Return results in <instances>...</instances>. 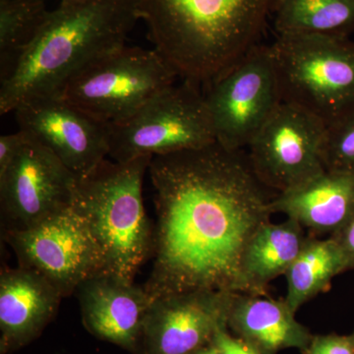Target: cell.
<instances>
[{
	"mask_svg": "<svg viewBox=\"0 0 354 354\" xmlns=\"http://www.w3.org/2000/svg\"><path fill=\"white\" fill-rule=\"evenodd\" d=\"M151 301L193 290L248 293L241 263L247 243L270 221L277 194L254 174L248 156L218 142L156 156Z\"/></svg>",
	"mask_w": 354,
	"mask_h": 354,
	"instance_id": "1",
	"label": "cell"
},
{
	"mask_svg": "<svg viewBox=\"0 0 354 354\" xmlns=\"http://www.w3.org/2000/svg\"><path fill=\"white\" fill-rule=\"evenodd\" d=\"M139 20L140 0L60 2L2 81L0 113H12L32 97L59 94L81 70L124 46Z\"/></svg>",
	"mask_w": 354,
	"mask_h": 354,
	"instance_id": "2",
	"label": "cell"
},
{
	"mask_svg": "<svg viewBox=\"0 0 354 354\" xmlns=\"http://www.w3.org/2000/svg\"><path fill=\"white\" fill-rule=\"evenodd\" d=\"M274 0H140L149 37L178 78L206 87L259 44Z\"/></svg>",
	"mask_w": 354,
	"mask_h": 354,
	"instance_id": "3",
	"label": "cell"
},
{
	"mask_svg": "<svg viewBox=\"0 0 354 354\" xmlns=\"http://www.w3.org/2000/svg\"><path fill=\"white\" fill-rule=\"evenodd\" d=\"M151 160L106 158L88 176L77 178L74 193L73 206L104 254V272L129 283L152 257L153 228L143 201Z\"/></svg>",
	"mask_w": 354,
	"mask_h": 354,
	"instance_id": "4",
	"label": "cell"
},
{
	"mask_svg": "<svg viewBox=\"0 0 354 354\" xmlns=\"http://www.w3.org/2000/svg\"><path fill=\"white\" fill-rule=\"evenodd\" d=\"M281 101L330 127L354 114V41L321 35H278L270 46Z\"/></svg>",
	"mask_w": 354,
	"mask_h": 354,
	"instance_id": "5",
	"label": "cell"
},
{
	"mask_svg": "<svg viewBox=\"0 0 354 354\" xmlns=\"http://www.w3.org/2000/svg\"><path fill=\"white\" fill-rule=\"evenodd\" d=\"M176 78L157 50L124 46L81 70L57 95L111 125L133 115Z\"/></svg>",
	"mask_w": 354,
	"mask_h": 354,
	"instance_id": "6",
	"label": "cell"
},
{
	"mask_svg": "<svg viewBox=\"0 0 354 354\" xmlns=\"http://www.w3.org/2000/svg\"><path fill=\"white\" fill-rule=\"evenodd\" d=\"M109 128V158L121 162L195 150L216 142L205 95L185 81L165 88Z\"/></svg>",
	"mask_w": 354,
	"mask_h": 354,
	"instance_id": "7",
	"label": "cell"
},
{
	"mask_svg": "<svg viewBox=\"0 0 354 354\" xmlns=\"http://www.w3.org/2000/svg\"><path fill=\"white\" fill-rule=\"evenodd\" d=\"M216 142L248 148L283 102L270 46L258 44L206 86L204 94Z\"/></svg>",
	"mask_w": 354,
	"mask_h": 354,
	"instance_id": "8",
	"label": "cell"
},
{
	"mask_svg": "<svg viewBox=\"0 0 354 354\" xmlns=\"http://www.w3.org/2000/svg\"><path fill=\"white\" fill-rule=\"evenodd\" d=\"M1 235L20 267L38 272L64 298L75 293L86 279L104 271L101 247L73 203L36 227Z\"/></svg>",
	"mask_w": 354,
	"mask_h": 354,
	"instance_id": "9",
	"label": "cell"
},
{
	"mask_svg": "<svg viewBox=\"0 0 354 354\" xmlns=\"http://www.w3.org/2000/svg\"><path fill=\"white\" fill-rule=\"evenodd\" d=\"M326 129L313 114L281 102L247 148L254 174L276 194L320 176Z\"/></svg>",
	"mask_w": 354,
	"mask_h": 354,
	"instance_id": "10",
	"label": "cell"
},
{
	"mask_svg": "<svg viewBox=\"0 0 354 354\" xmlns=\"http://www.w3.org/2000/svg\"><path fill=\"white\" fill-rule=\"evenodd\" d=\"M27 136L22 150L0 176L1 234L36 227L73 203L77 177L55 153Z\"/></svg>",
	"mask_w": 354,
	"mask_h": 354,
	"instance_id": "11",
	"label": "cell"
},
{
	"mask_svg": "<svg viewBox=\"0 0 354 354\" xmlns=\"http://www.w3.org/2000/svg\"><path fill=\"white\" fill-rule=\"evenodd\" d=\"M14 113L19 129L55 153L77 178L109 157V124L59 95L32 97Z\"/></svg>",
	"mask_w": 354,
	"mask_h": 354,
	"instance_id": "12",
	"label": "cell"
},
{
	"mask_svg": "<svg viewBox=\"0 0 354 354\" xmlns=\"http://www.w3.org/2000/svg\"><path fill=\"white\" fill-rule=\"evenodd\" d=\"M232 293L193 290L153 300L144 324L147 354H191L227 326Z\"/></svg>",
	"mask_w": 354,
	"mask_h": 354,
	"instance_id": "13",
	"label": "cell"
},
{
	"mask_svg": "<svg viewBox=\"0 0 354 354\" xmlns=\"http://www.w3.org/2000/svg\"><path fill=\"white\" fill-rule=\"evenodd\" d=\"M75 293L91 334L124 348H136L152 304L144 286L100 272L84 281Z\"/></svg>",
	"mask_w": 354,
	"mask_h": 354,
	"instance_id": "14",
	"label": "cell"
},
{
	"mask_svg": "<svg viewBox=\"0 0 354 354\" xmlns=\"http://www.w3.org/2000/svg\"><path fill=\"white\" fill-rule=\"evenodd\" d=\"M62 293L48 279L26 268L3 267L0 274L1 353L29 344L57 314Z\"/></svg>",
	"mask_w": 354,
	"mask_h": 354,
	"instance_id": "15",
	"label": "cell"
},
{
	"mask_svg": "<svg viewBox=\"0 0 354 354\" xmlns=\"http://www.w3.org/2000/svg\"><path fill=\"white\" fill-rule=\"evenodd\" d=\"M271 211L298 221L311 236H333L354 216V171L326 169L299 187L277 194Z\"/></svg>",
	"mask_w": 354,
	"mask_h": 354,
	"instance_id": "16",
	"label": "cell"
},
{
	"mask_svg": "<svg viewBox=\"0 0 354 354\" xmlns=\"http://www.w3.org/2000/svg\"><path fill=\"white\" fill-rule=\"evenodd\" d=\"M227 326L261 354H276L286 348L304 351L313 337L297 322L286 299L270 295L232 293Z\"/></svg>",
	"mask_w": 354,
	"mask_h": 354,
	"instance_id": "17",
	"label": "cell"
},
{
	"mask_svg": "<svg viewBox=\"0 0 354 354\" xmlns=\"http://www.w3.org/2000/svg\"><path fill=\"white\" fill-rule=\"evenodd\" d=\"M293 218L261 225L247 243L241 271L249 295H269L270 281L285 276L301 252L308 236Z\"/></svg>",
	"mask_w": 354,
	"mask_h": 354,
	"instance_id": "18",
	"label": "cell"
},
{
	"mask_svg": "<svg viewBox=\"0 0 354 354\" xmlns=\"http://www.w3.org/2000/svg\"><path fill=\"white\" fill-rule=\"evenodd\" d=\"M348 271L342 247L334 237L308 235L297 259L286 272V304L295 313L312 298L330 290L333 279Z\"/></svg>",
	"mask_w": 354,
	"mask_h": 354,
	"instance_id": "19",
	"label": "cell"
},
{
	"mask_svg": "<svg viewBox=\"0 0 354 354\" xmlns=\"http://www.w3.org/2000/svg\"><path fill=\"white\" fill-rule=\"evenodd\" d=\"M278 35L348 38L354 32V0H274Z\"/></svg>",
	"mask_w": 354,
	"mask_h": 354,
	"instance_id": "20",
	"label": "cell"
},
{
	"mask_svg": "<svg viewBox=\"0 0 354 354\" xmlns=\"http://www.w3.org/2000/svg\"><path fill=\"white\" fill-rule=\"evenodd\" d=\"M50 10L44 0L0 2V80L8 78L24 55Z\"/></svg>",
	"mask_w": 354,
	"mask_h": 354,
	"instance_id": "21",
	"label": "cell"
},
{
	"mask_svg": "<svg viewBox=\"0 0 354 354\" xmlns=\"http://www.w3.org/2000/svg\"><path fill=\"white\" fill-rule=\"evenodd\" d=\"M322 156L327 171H354V114L327 127Z\"/></svg>",
	"mask_w": 354,
	"mask_h": 354,
	"instance_id": "22",
	"label": "cell"
},
{
	"mask_svg": "<svg viewBox=\"0 0 354 354\" xmlns=\"http://www.w3.org/2000/svg\"><path fill=\"white\" fill-rule=\"evenodd\" d=\"M304 354H354V330L349 335H313Z\"/></svg>",
	"mask_w": 354,
	"mask_h": 354,
	"instance_id": "23",
	"label": "cell"
},
{
	"mask_svg": "<svg viewBox=\"0 0 354 354\" xmlns=\"http://www.w3.org/2000/svg\"><path fill=\"white\" fill-rule=\"evenodd\" d=\"M27 134L23 130L0 137V176L6 174L27 141Z\"/></svg>",
	"mask_w": 354,
	"mask_h": 354,
	"instance_id": "24",
	"label": "cell"
},
{
	"mask_svg": "<svg viewBox=\"0 0 354 354\" xmlns=\"http://www.w3.org/2000/svg\"><path fill=\"white\" fill-rule=\"evenodd\" d=\"M212 344L218 354H261L241 337H234L228 334L227 327L218 330Z\"/></svg>",
	"mask_w": 354,
	"mask_h": 354,
	"instance_id": "25",
	"label": "cell"
},
{
	"mask_svg": "<svg viewBox=\"0 0 354 354\" xmlns=\"http://www.w3.org/2000/svg\"><path fill=\"white\" fill-rule=\"evenodd\" d=\"M332 237H334L342 247V252L346 257L348 271L354 270V216L337 234L333 235Z\"/></svg>",
	"mask_w": 354,
	"mask_h": 354,
	"instance_id": "26",
	"label": "cell"
},
{
	"mask_svg": "<svg viewBox=\"0 0 354 354\" xmlns=\"http://www.w3.org/2000/svg\"><path fill=\"white\" fill-rule=\"evenodd\" d=\"M191 354H218L216 353V349L213 344H209V346H206V348L199 349V351H195V353Z\"/></svg>",
	"mask_w": 354,
	"mask_h": 354,
	"instance_id": "27",
	"label": "cell"
},
{
	"mask_svg": "<svg viewBox=\"0 0 354 354\" xmlns=\"http://www.w3.org/2000/svg\"><path fill=\"white\" fill-rule=\"evenodd\" d=\"M60 2H64V1H77V0H59Z\"/></svg>",
	"mask_w": 354,
	"mask_h": 354,
	"instance_id": "28",
	"label": "cell"
},
{
	"mask_svg": "<svg viewBox=\"0 0 354 354\" xmlns=\"http://www.w3.org/2000/svg\"><path fill=\"white\" fill-rule=\"evenodd\" d=\"M1 1H6V0H0V2H1Z\"/></svg>",
	"mask_w": 354,
	"mask_h": 354,
	"instance_id": "29",
	"label": "cell"
}]
</instances>
